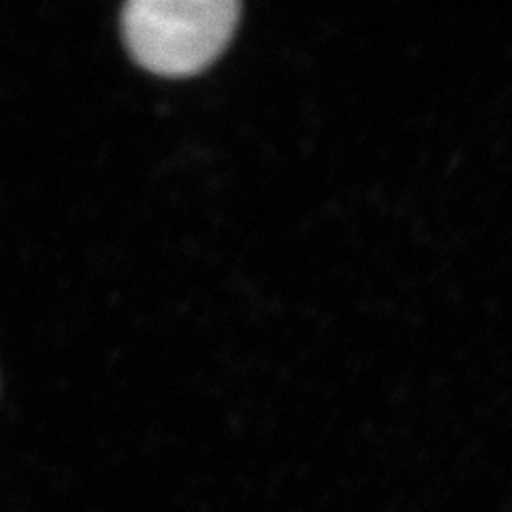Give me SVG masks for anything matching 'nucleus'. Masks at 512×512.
<instances>
[{
    "mask_svg": "<svg viewBox=\"0 0 512 512\" xmlns=\"http://www.w3.org/2000/svg\"><path fill=\"white\" fill-rule=\"evenodd\" d=\"M235 0H131L122 9L128 52L156 75L182 77L210 64L237 26Z\"/></svg>",
    "mask_w": 512,
    "mask_h": 512,
    "instance_id": "obj_1",
    "label": "nucleus"
}]
</instances>
